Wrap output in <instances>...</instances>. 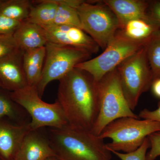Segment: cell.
I'll list each match as a JSON object with an SVG mask.
<instances>
[{
	"mask_svg": "<svg viewBox=\"0 0 160 160\" xmlns=\"http://www.w3.org/2000/svg\"><path fill=\"white\" fill-rule=\"evenodd\" d=\"M29 123L20 125L0 119V160H14L24 138L32 130Z\"/></svg>",
	"mask_w": 160,
	"mask_h": 160,
	"instance_id": "cell-12",
	"label": "cell"
},
{
	"mask_svg": "<svg viewBox=\"0 0 160 160\" xmlns=\"http://www.w3.org/2000/svg\"><path fill=\"white\" fill-rule=\"evenodd\" d=\"M46 46L24 51L23 67L28 86L37 87L46 58Z\"/></svg>",
	"mask_w": 160,
	"mask_h": 160,
	"instance_id": "cell-16",
	"label": "cell"
},
{
	"mask_svg": "<svg viewBox=\"0 0 160 160\" xmlns=\"http://www.w3.org/2000/svg\"><path fill=\"white\" fill-rule=\"evenodd\" d=\"M0 88V119H6L15 124H27L30 122V117L22 106L12 99L10 92Z\"/></svg>",
	"mask_w": 160,
	"mask_h": 160,
	"instance_id": "cell-18",
	"label": "cell"
},
{
	"mask_svg": "<svg viewBox=\"0 0 160 160\" xmlns=\"http://www.w3.org/2000/svg\"><path fill=\"white\" fill-rule=\"evenodd\" d=\"M24 51L18 49L0 59V88L14 92L28 86L23 67Z\"/></svg>",
	"mask_w": 160,
	"mask_h": 160,
	"instance_id": "cell-11",
	"label": "cell"
},
{
	"mask_svg": "<svg viewBox=\"0 0 160 160\" xmlns=\"http://www.w3.org/2000/svg\"><path fill=\"white\" fill-rule=\"evenodd\" d=\"M41 78L37 86L42 96L49 83L59 80L75 68L80 63L90 59L91 53L86 50L48 42Z\"/></svg>",
	"mask_w": 160,
	"mask_h": 160,
	"instance_id": "cell-8",
	"label": "cell"
},
{
	"mask_svg": "<svg viewBox=\"0 0 160 160\" xmlns=\"http://www.w3.org/2000/svg\"><path fill=\"white\" fill-rule=\"evenodd\" d=\"M31 130L24 138L14 160H46L56 156L46 135Z\"/></svg>",
	"mask_w": 160,
	"mask_h": 160,
	"instance_id": "cell-13",
	"label": "cell"
},
{
	"mask_svg": "<svg viewBox=\"0 0 160 160\" xmlns=\"http://www.w3.org/2000/svg\"><path fill=\"white\" fill-rule=\"evenodd\" d=\"M150 88L153 95L160 99V78L153 80Z\"/></svg>",
	"mask_w": 160,
	"mask_h": 160,
	"instance_id": "cell-29",
	"label": "cell"
},
{
	"mask_svg": "<svg viewBox=\"0 0 160 160\" xmlns=\"http://www.w3.org/2000/svg\"><path fill=\"white\" fill-rule=\"evenodd\" d=\"M33 5L26 21L37 24L43 28L54 24L58 4L56 0L32 1Z\"/></svg>",
	"mask_w": 160,
	"mask_h": 160,
	"instance_id": "cell-17",
	"label": "cell"
},
{
	"mask_svg": "<svg viewBox=\"0 0 160 160\" xmlns=\"http://www.w3.org/2000/svg\"><path fill=\"white\" fill-rule=\"evenodd\" d=\"M159 131V122L126 117L112 122L99 136L102 139L111 140L106 144L109 151L129 153L137 149L152 133Z\"/></svg>",
	"mask_w": 160,
	"mask_h": 160,
	"instance_id": "cell-4",
	"label": "cell"
},
{
	"mask_svg": "<svg viewBox=\"0 0 160 160\" xmlns=\"http://www.w3.org/2000/svg\"><path fill=\"white\" fill-rule=\"evenodd\" d=\"M77 10L81 29L100 48L105 49L117 32L121 29L115 15L105 4H92L86 1H83Z\"/></svg>",
	"mask_w": 160,
	"mask_h": 160,
	"instance_id": "cell-9",
	"label": "cell"
},
{
	"mask_svg": "<svg viewBox=\"0 0 160 160\" xmlns=\"http://www.w3.org/2000/svg\"><path fill=\"white\" fill-rule=\"evenodd\" d=\"M11 98L25 109L31 118L32 130L42 128H61L68 125L64 112L57 101L48 103L41 99L35 86H28L10 92Z\"/></svg>",
	"mask_w": 160,
	"mask_h": 160,
	"instance_id": "cell-6",
	"label": "cell"
},
{
	"mask_svg": "<svg viewBox=\"0 0 160 160\" xmlns=\"http://www.w3.org/2000/svg\"><path fill=\"white\" fill-rule=\"evenodd\" d=\"M138 116L142 119L151 120L160 123V102L158 104L157 109L155 110L143 109L140 111Z\"/></svg>",
	"mask_w": 160,
	"mask_h": 160,
	"instance_id": "cell-28",
	"label": "cell"
},
{
	"mask_svg": "<svg viewBox=\"0 0 160 160\" xmlns=\"http://www.w3.org/2000/svg\"><path fill=\"white\" fill-rule=\"evenodd\" d=\"M46 160H61L57 157H52L49 158L48 159Z\"/></svg>",
	"mask_w": 160,
	"mask_h": 160,
	"instance_id": "cell-30",
	"label": "cell"
},
{
	"mask_svg": "<svg viewBox=\"0 0 160 160\" xmlns=\"http://www.w3.org/2000/svg\"><path fill=\"white\" fill-rule=\"evenodd\" d=\"M158 29L147 21L135 19L126 23L122 30L130 38L138 41H146L149 40Z\"/></svg>",
	"mask_w": 160,
	"mask_h": 160,
	"instance_id": "cell-21",
	"label": "cell"
},
{
	"mask_svg": "<svg viewBox=\"0 0 160 160\" xmlns=\"http://www.w3.org/2000/svg\"><path fill=\"white\" fill-rule=\"evenodd\" d=\"M48 42L82 49L92 54L97 53L99 47L82 29L73 26H52L44 28Z\"/></svg>",
	"mask_w": 160,
	"mask_h": 160,
	"instance_id": "cell-10",
	"label": "cell"
},
{
	"mask_svg": "<svg viewBox=\"0 0 160 160\" xmlns=\"http://www.w3.org/2000/svg\"><path fill=\"white\" fill-rule=\"evenodd\" d=\"M22 22L7 17L0 12V35H13Z\"/></svg>",
	"mask_w": 160,
	"mask_h": 160,
	"instance_id": "cell-25",
	"label": "cell"
},
{
	"mask_svg": "<svg viewBox=\"0 0 160 160\" xmlns=\"http://www.w3.org/2000/svg\"><path fill=\"white\" fill-rule=\"evenodd\" d=\"M147 14L149 23L160 29V1L149 2Z\"/></svg>",
	"mask_w": 160,
	"mask_h": 160,
	"instance_id": "cell-27",
	"label": "cell"
},
{
	"mask_svg": "<svg viewBox=\"0 0 160 160\" xmlns=\"http://www.w3.org/2000/svg\"><path fill=\"white\" fill-rule=\"evenodd\" d=\"M149 40L132 39L126 36L122 29H119L101 54L80 63L75 68L86 72L96 82H99L127 58L146 46Z\"/></svg>",
	"mask_w": 160,
	"mask_h": 160,
	"instance_id": "cell-5",
	"label": "cell"
},
{
	"mask_svg": "<svg viewBox=\"0 0 160 160\" xmlns=\"http://www.w3.org/2000/svg\"><path fill=\"white\" fill-rule=\"evenodd\" d=\"M148 138L150 149L147 152L146 160H155L160 156V131L152 133Z\"/></svg>",
	"mask_w": 160,
	"mask_h": 160,
	"instance_id": "cell-26",
	"label": "cell"
},
{
	"mask_svg": "<svg viewBox=\"0 0 160 160\" xmlns=\"http://www.w3.org/2000/svg\"><path fill=\"white\" fill-rule=\"evenodd\" d=\"M47 130L52 148L61 160H111L112 153L104 140L90 131L69 125Z\"/></svg>",
	"mask_w": 160,
	"mask_h": 160,
	"instance_id": "cell-2",
	"label": "cell"
},
{
	"mask_svg": "<svg viewBox=\"0 0 160 160\" xmlns=\"http://www.w3.org/2000/svg\"><path fill=\"white\" fill-rule=\"evenodd\" d=\"M146 47L153 81L160 78V29L152 35Z\"/></svg>",
	"mask_w": 160,
	"mask_h": 160,
	"instance_id": "cell-22",
	"label": "cell"
},
{
	"mask_svg": "<svg viewBox=\"0 0 160 160\" xmlns=\"http://www.w3.org/2000/svg\"><path fill=\"white\" fill-rule=\"evenodd\" d=\"M13 36L19 49L24 51L46 46L48 42L45 29L28 21L21 23Z\"/></svg>",
	"mask_w": 160,
	"mask_h": 160,
	"instance_id": "cell-15",
	"label": "cell"
},
{
	"mask_svg": "<svg viewBox=\"0 0 160 160\" xmlns=\"http://www.w3.org/2000/svg\"><path fill=\"white\" fill-rule=\"evenodd\" d=\"M59 82L57 101L68 125L90 131L98 113V82L77 68Z\"/></svg>",
	"mask_w": 160,
	"mask_h": 160,
	"instance_id": "cell-1",
	"label": "cell"
},
{
	"mask_svg": "<svg viewBox=\"0 0 160 160\" xmlns=\"http://www.w3.org/2000/svg\"><path fill=\"white\" fill-rule=\"evenodd\" d=\"M1 0H0V2H1Z\"/></svg>",
	"mask_w": 160,
	"mask_h": 160,
	"instance_id": "cell-31",
	"label": "cell"
},
{
	"mask_svg": "<svg viewBox=\"0 0 160 160\" xmlns=\"http://www.w3.org/2000/svg\"><path fill=\"white\" fill-rule=\"evenodd\" d=\"M58 6L55 18V26H73L81 28L77 9L72 7V0H56Z\"/></svg>",
	"mask_w": 160,
	"mask_h": 160,
	"instance_id": "cell-20",
	"label": "cell"
},
{
	"mask_svg": "<svg viewBox=\"0 0 160 160\" xmlns=\"http://www.w3.org/2000/svg\"><path fill=\"white\" fill-rule=\"evenodd\" d=\"M98 89L99 111L92 133L99 136L107 125L121 118H139L128 105L117 68L98 82Z\"/></svg>",
	"mask_w": 160,
	"mask_h": 160,
	"instance_id": "cell-3",
	"label": "cell"
},
{
	"mask_svg": "<svg viewBox=\"0 0 160 160\" xmlns=\"http://www.w3.org/2000/svg\"><path fill=\"white\" fill-rule=\"evenodd\" d=\"M102 2L115 15L121 29L132 20L142 19L149 23L147 13L149 2L142 0H105Z\"/></svg>",
	"mask_w": 160,
	"mask_h": 160,
	"instance_id": "cell-14",
	"label": "cell"
},
{
	"mask_svg": "<svg viewBox=\"0 0 160 160\" xmlns=\"http://www.w3.org/2000/svg\"><path fill=\"white\" fill-rule=\"evenodd\" d=\"M149 148V141L147 137L141 146L134 151L129 153L113 151L110 152L121 160H146V154Z\"/></svg>",
	"mask_w": 160,
	"mask_h": 160,
	"instance_id": "cell-23",
	"label": "cell"
},
{
	"mask_svg": "<svg viewBox=\"0 0 160 160\" xmlns=\"http://www.w3.org/2000/svg\"><path fill=\"white\" fill-rule=\"evenodd\" d=\"M18 49L13 35H0V59L12 54Z\"/></svg>",
	"mask_w": 160,
	"mask_h": 160,
	"instance_id": "cell-24",
	"label": "cell"
},
{
	"mask_svg": "<svg viewBox=\"0 0 160 160\" xmlns=\"http://www.w3.org/2000/svg\"><path fill=\"white\" fill-rule=\"evenodd\" d=\"M117 69L124 95L133 111L140 97L150 89L153 81L146 46L123 61Z\"/></svg>",
	"mask_w": 160,
	"mask_h": 160,
	"instance_id": "cell-7",
	"label": "cell"
},
{
	"mask_svg": "<svg viewBox=\"0 0 160 160\" xmlns=\"http://www.w3.org/2000/svg\"><path fill=\"white\" fill-rule=\"evenodd\" d=\"M33 3L29 0H6L0 2V12L16 21L23 22L28 17Z\"/></svg>",
	"mask_w": 160,
	"mask_h": 160,
	"instance_id": "cell-19",
	"label": "cell"
}]
</instances>
